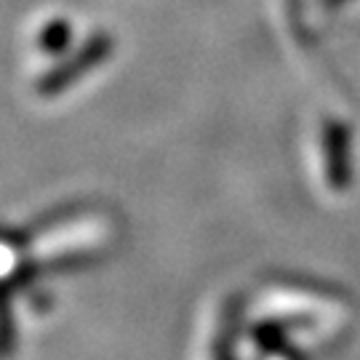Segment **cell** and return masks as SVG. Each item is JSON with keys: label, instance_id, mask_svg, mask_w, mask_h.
<instances>
[{"label": "cell", "instance_id": "1", "mask_svg": "<svg viewBox=\"0 0 360 360\" xmlns=\"http://www.w3.org/2000/svg\"><path fill=\"white\" fill-rule=\"evenodd\" d=\"M251 321L272 326L281 334L299 336V345L336 342L349 323L347 304L334 294L307 285H272L264 288L251 309Z\"/></svg>", "mask_w": 360, "mask_h": 360}, {"label": "cell", "instance_id": "2", "mask_svg": "<svg viewBox=\"0 0 360 360\" xmlns=\"http://www.w3.org/2000/svg\"><path fill=\"white\" fill-rule=\"evenodd\" d=\"M110 238V227L104 219H75L65 227H51L46 238L40 235L32 254L43 262H62V259H80L89 257L91 251L102 248L104 240Z\"/></svg>", "mask_w": 360, "mask_h": 360}, {"label": "cell", "instance_id": "3", "mask_svg": "<svg viewBox=\"0 0 360 360\" xmlns=\"http://www.w3.org/2000/svg\"><path fill=\"white\" fill-rule=\"evenodd\" d=\"M238 304H232L230 296H219L217 304L208 309L206 321L200 326L198 336V360H232L238 352V342H232V326H235Z\"/></svg>", "mask_w": 360, "mask_h": 360}, {"label": "cell", "instance_id": "4", "mask_svg": "<svg viewBox=\"0 0 360 360\" xmlns=\"http://www.w3.org/2000/svg\"><path fill=\"white\" fill-rule=\"evenodd\" d=\"M107 49H110V43H104V38H96L89 49H86V53H80L72 65H62V67H56V70H53V75L46 80V91H53V89H59V86H67V83L77 75V70L83 67V62H89V65L99 62L104 53H107Z\"/></svg>", "mask_w": 360, "mask_h": 360}, {"label": "cell", "instance_id": "5", "mask_svg": "<svg viewBox=\"0 0 360 360\" xmlns=\"http://www.w3.org/2000/svg\"><path fill=\"white\" fill-rule=\"evenodd\" d=\"M67 40H70V25L67 22H53L43 30V46L49 51H59L62 46H67Z\"/></svg>", "mask_w": 360, "mask_h": 360}]
</instances>
